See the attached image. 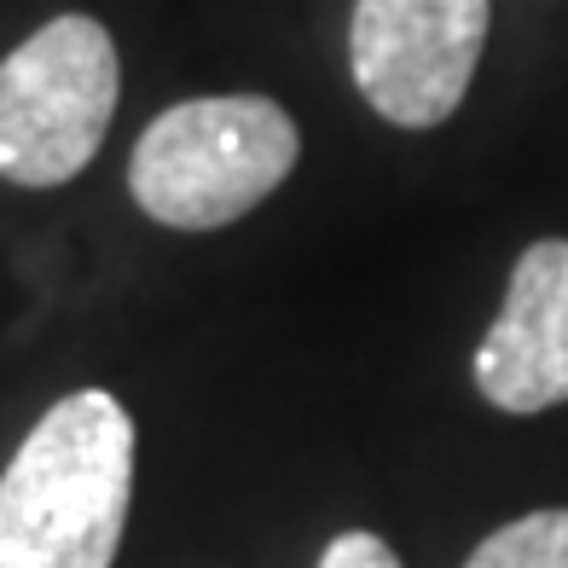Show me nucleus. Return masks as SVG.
<instances>
[{
    "label": "nucleus",
    "instance_id": "3",
    "mask_svg": "<svg viewBox=\"0 0 568 568\" xmlns=\"http://www.w3.org/2000/svg\"><path fill=\"white\" fill-rule=\"evenodd\" d=\"M122 93L116 41L99 18L64 12L0 59V180L64 186L111 134Z\"/></svg>",
    "mask_w": 568,
    "mask_h": 568
},
{
    "label": "nucleus",
    "instance_id": "5",
    "mask_svg": "<svg viewBox=\"0 0 568 568\" xmlns=\"http://www.w3.org/2000/svg\"><path fill=\"white\" fill-rule=\"evenodd\" d=\"M476 389L516 418L568 400V239H539L510 267L505 307L476 348Z\"/></svg>",
    "mask_w": 568,
    "mask_h": 568
},
{
    "label": "nucleus",
    "instance_id": "7",
    "mask_svg": "<svg viewBox=\"0 0 568 568\" xmlns=\"http://www.w3.org/2000/svg\"><path fill=\"white\" fill-rule=\"evenodd\" d=\"M320 568H400V557L389 551V539H377L366 528H354V534H337L325 546Z\"/></svg>",
    "mask_w": 568,
    "mask_h": 568
},
{
    "label": "nucleus",
    "instance_id": "6",
    "mask_svg": "<svg viewBox=\"0 0 568 568\" xmlns=\"http://www.w3.org/2000/svg\"><path fill=\"white\" fill-rule=\"evenodd\" d=\"M464 568H568V510H528L494 528Z\"/></svg>",
    "mask_w": 568,
    "mask_h": 568
},
{
    "label": "nucleus",
    "instance_id": "1",
    "mask_svg": "<svg viewBox=\"0 0 568 568\" xmlns=\"http://www.w3.org/2000/svg\"><path fill=\"white\" fill-rule=\"evenodd\" d=\"M134 499V418L105 389L41 412L0 476V568H111Z\"/></svg>",
    "mask_w": 568,
    "mask_h": 568
},
{
    "label": "nucleus",
    "instance_id": "4",
    "mask_svg": "<svg viewBox=\"0 0 568 568\" xmlns=\"http://www.w3.org/2000/svg\"><path fill=\"white\" fill-rule=\"evenodd\" d=\"M494 0H354L348 70L395 128H442L481 64Z\"/></svg>",
    "mask_w": 568,
    "mask_h": 568
},
{
    "label": "nucleus",
    "instance_id": "2",
    "mask_svg": "<svg viewBox=\"0 0 568 568\" xmlns=\"http://www.w3.org/2000/svg\"><path fill=\"white\" fill-rule=\"evenodd\" d=\"M302 158L284 105L262 93H210L169 105L128 158L134 203L174 232H215L267 203Z\"/></svg>",
    "mask_w": 568,
    "mask_h": 568
}]
</instances>
